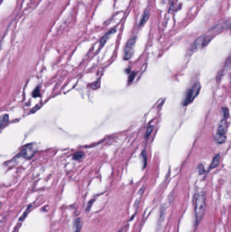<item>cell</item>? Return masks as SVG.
Instances as JSON below:
<instances>
[{
    "label": "cell",
    "instance_id": "cell-1",
    "mask_svg": "<svg viewBox=\"0 0 231 232\" xmlns=\"http://www.w3.org/2000/svg\"><path fill=\"white\" fill-rule=\"evenodd\" d=\"M194 211L197 224L202 219L206 208V195L204 191L198 193L194 196Z\"/></svg>",
    "mask_w": 231,
    "mask_h": 232
},
{
    "label": "cell",
    "instance_id": "cell-2",
    "mask_svg": "<svg viewBox=\"0 0 231 232\" xmlns=\"http://www.w3.org/2000/svg\"><path fill=\"white\" fill-rule=\"evenodd\" d=\"M227 126H228V124H227L226 119H224L220 122V124L218 125V128H217L216 134L215 136V139H216V142L219 143V144H222L226 141V133L227 130Z\"/></svg>",
    "mask_w": 231,
    "mask_h": 232
},
{
    "label": "cell",
    "instance_id": "cell-3",
    "mask_svg": "<svg viewBox=\"0 0 231 232\" xmlns=\"http://www.w3.org/2000/svg\"><path fill=\"white\" fill-rule=\"evenodd\" d=\"M201 90V85L199 83H196L194 85L192 86L191 88H190L188 90L187 93H186V97L184 100L183 105L184 106L188 105V104L191 103L193 101L194 98H195L199 94Z\"/></svg>",
    "mask_w": 231,
    "mask_h": 232
},
{
    "label": "cell",
    "instance_id": "cell-4",
    "mask_svg": "<svg viewBox=\"0 0 231 232\" xmlns=\"http://www.w3.org/2000/svg\"><path fill=\"white\" fill-rule=\"evenodd\" d=\"M136 42V37H133L126 44L123 50V58L125 60H130L132 57V56H133Z\"/></svg>",
    "mask_w": 231,
    "mask_h": 232
},
{
    "label": "cell",
    "instance_id": "cell-5",
    "mask_svg": "<svg viewBox=\"0 0 231 232\" xmlns=\"http://www.w3.org/2000/svg\"><path fill=\"white\" fill-rule=\"evenodd\" d=\"M211 39H212V37L206 35H203L201 37H199L198 39L194 42V44H192V47L190 48V51L192 52L196 51V50H197L201 48L205 47V46L210 42Z\"/></svg>",
    "mask_w": 231,
    "mask_h": 232
},
{
    "label": "cell",
    "instance_id": "cell-6",
    "mask_svg": "<svg viewBox=\"0 0 231 232\" xmlns=\"http://www.w3.org/2000/svg\"><path fill=\"white\" fill-rule=\"evenodd\" d=\"M35 149H36L34 147L33 144L28 145L22 149L21 154L23 158L29 159L33 157L34 153L35 152Z\"/></svg>",
    "mask_w": 231,
    "mask_h": 232
},
{
    "label": "cell",
    "instance_id": "cell-7",
    "mask_svg": "<svg viewBox=\"0 0 231 232\" xmlns=\"http://www.w3.org/2000/svg\"><path fill=\"white\" fill-rule=\"evenodd\" d=\"M230 27V21H226L223 22V23H220L217 24L216 25H215L211 29L210 31L213 32V33H216V32H221L224 31L225 29H228Z\"/></svg>",
    "mask_w": 231,
    "mask_h": 232
},
{
    "label": "cell",
    "instance_id": "cell-8",
    "mask_svg": "<svg viewBox=\"0 0 231 232\" xmlns=\"http://www.w3.org/2000/svg\"><path fill=\"white\" fill-rule=\"evenodd\" d=\"M116 31V28H114V29H112L110 30V31H108L107 33H106L105 35L103 36V37L102 38L101 40H100V48H102V46L104 45V44L106 43V41L109 39L110 36L112 35V33H114V32Z\"/></svg>",
    "mask_w": 231,
    "mask_h": 232
},
{
    "label": "cell",
    "instance_id": "cell-9",
    "mask_svg": "<svg viewBox=\"0 0 231 232\" xmlns=\"http://www.w3.org/2000/svg\"><path fill=\"white\" fill-rule=\"evenodd\" d=\"M220 160V156L219 154H217L216 156L214 157V159H213L212 162L211 163V165L210 166V168H209V170H212V169L216 168V167L219 165Z\"/></svg>",
    "mask_w": 231,
    "mask_h": 232
},
{
    "label": "cell",
    "instance_id": "cell-10",
    "mask_svg": "<svg viewBox=\"0 0 231 232\" xmlns=\"http://www.w3.org/2000/svg\"><path fill=\"white\" fill-rule=\"evenodd\" d=\"M149 16H150L149 11L147 10H146V11H144L143 15H142V19H141V20H140V25H139L140 27H142V25H144V24L146 23V21H148V18H149Z\"/></svg>",
    "mask_w": 231,
    "mask_h": 232
},
{
    "label": "cell",
    "instance_id": "cell-11",
    "mask_svg": "<svg viewBox=\"0 0 231 232\" xmlns=\"http://www.w3.org/2000/svg\"><path fill=\"white\" fill-rule=\"evenodd\" d=\"M82 227V222L80 218H77L74 221V229L75 232H79Z\"/></svg>",
    "mask_w": 231,
    "mask_h": 232
},
{
    "label": "cell",
    "instance_id": "cell-12",
    "mask_svg": "<svg viewBox=\"0 0 231 232\" xmlns=\"http://www.w3.org/2000/svg\"><path fill=\"white\" fill-rule=\"evenodd\" d=\"M9 122L8 115H3L0 118V128H3Z\"/></svg>",
    "mask_w": 231,
    "mask_h": 232
},
{
    "label": "cell",
    "instance_id": "cell-13",
    "mask_svg": "<svg viewBox=\"0 0 231 232\" xmlns=\"http://www.w3.org/2000/svg\"><path fill=\"white\" fill-rule=\"evenodd\" d=\"M84 156L83 153L81 152V151H79V152L75 153L73 156V158L75 159V160H80L83 158V157Z\"/></svg>",
    "mask_w": 231,
    "mask_h": 232
},
{
    "label": "cell",
    "instance_id": "cell-14",
    "mask_svg": "<svg viewBox=\"0 0 231 232\" xmlns=\"http://www.w3.org/2000/svg\"><path fill=\"white\" fill-rule=\"evenodd\" d=\"M31 208V206H29L27 208V210H26V211L25 212V213H24L23 215H22V217L21 218V220H23L24 219H25V218L26 217V216H27V213H29V212L30 211V208Z\"/></svg>",
    "mask_w": 231,
    "mask_h": 232
},
{
    "label": "cell",
    "instance_id": "cell-15",
    "mask_svg": "<svg viewBox=\"0 0 231 232\" xmlns=\"http://www.w3.org/2000/svg\"><path fill=\"white\" fill-rule=\"evenodd\" d=\"M223 113H224V118H225V119H227L228 118V116H229V111H228V109H225V108H224L223 109Z\"/></svg>",
    "mask_w": 231,
    "mask_h": 232
},
{
    "label": "cell",
    "instance_id": "cell-16",
    "mask_svg": "<svg viewBox=\"0 0 231 232\" xmlns=\"http://www.w3.org/2000/svg\"><path fill=\"white\" fill-rule=\"evenodd\" d=\"M152 129H153V128H152V126H149L147 128V130H146V138H147V137L150 134V133H151Z\"/></svg>",
    "mask_w": 231,
    "mask_h": 232
},
{
    "label": "cell",
    "instance_id": "cell-17",
    "mask_svg": "<svg viewBox=\"0 0 231 232\" xmlns=\"http://www.w3.org/2000/svg\"><path fill=\"white\" fill-rule=\"evenodd\" d=\"M198 169H199V174L201 175L205 171V169H204V167L202 166V165H199L198 167Z\"/></svg>",
    "mask_w": 231,
    "mask_h": 232
},
{
    "label": "cell",
    "instance_id": "cell-18",
    "mask_svg": "<svg viewBox=\"0 0 231 232\" xmlns=\"http://www.w3.org/2000/svg\"><path fill=\"white\" fill-rule=\"evenodd\" d=\"M142 156H144L143 158V161H144V166L145 167L146 165V153H145V151H143V153H142Z\"/></svg>",
    "mask_w": 231,
    "mask_h": 232
}]
</instances>
